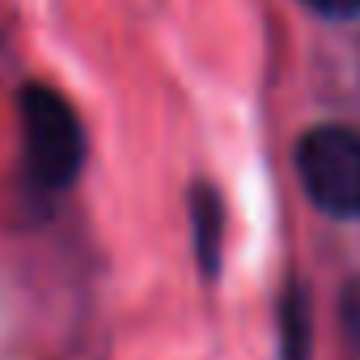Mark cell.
Wrapping results in <instances>:
<instances>
[{"mask_svg":"<svg viewBox=\"0 0 360 360\" xmlns=\"http://www.w3.org/2000/svg\"><path fill=\"white\" fill-rule=\"evenodd\" d=\"M18 115L30 183L43 191H68L85 169V127L72 102L43 81H30L18 94Z\"/></svg>","mask_w":360,"mask_h":360,"instance_id":"obj_1","label":"cell"},{"mask_svg":"<svg viewBox=\"0 0 360 360\" xmlns=\"http://www.w3.org/2000/svg\"><path fill=\"white\" fill-rule=\"evenodd\" d=\"M309 204L335 221H360V131L347 123H314L292 148Z\"/></svg>","mask_w":360,"mask_h":360,"instance_id":"obj_2","label":"cell"},{"mask_svg":"<svg viewBox=\"0 0 360 360\" xmlns=\"http://www.w3.org/2000/svg\"><path fill=\"white\" fill-rule=\"evenodd\" d=\"M191 246H195L200 271L212 280L221 271V255H225V200L208 183L191 187Z\"/></svg>","mask_w":360,"mask_h":360,"instance_id":"obj_3","label":"cell"},{"mask_svg":"<svg viewBox=\"0 0 360 360\" xmlns=\"http://www.w3.org/2000/svg\"><path fill=\"white\" fill-rule=\"evenodd\" d=\"M280 356L284 360H305L309 343H314V326H309V297L301 292V284H288V292L280 297Z\"/></svg>","mask_w":360,"mask_h":360,"instance_id":"obj_4","label":"cell"},{"mask_svg":"<svg viewBox=\"0 0 360 360\" xmlns=\"http://www.w3.org/2000/svg\"><path fill=\"white\" fill-rule=\"evenodd\" d=\"M305 9H314L318 18H330V22H352L360 18V0H301Z\"/></svg>","mask_w":360,"mask_h":360,"instance_id":"obj_5","label":"cell"},{"mask_svg":"<svg viewBox=\"0 0 360 360\" xmlns=\"http://www.w3.org/2000/svg\"><path fill=\"white\" fill-rule=\"evenodd\" d=\"M343 322H347V330H352V339L360 343V280L343 292Z\"/></svg>","mask_w":360,"mask_h":360,"instance_id":"obj_6","label":"cell"}]
</instances>
